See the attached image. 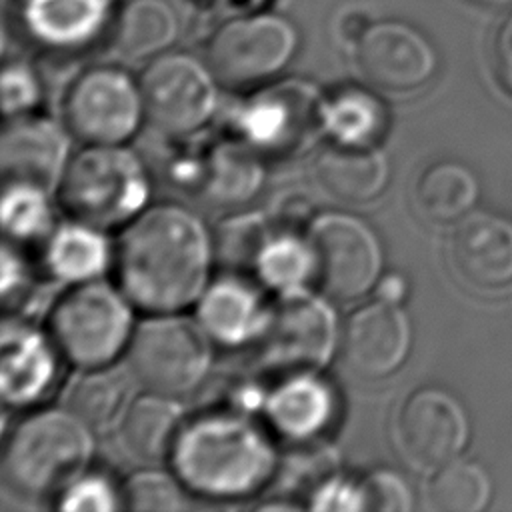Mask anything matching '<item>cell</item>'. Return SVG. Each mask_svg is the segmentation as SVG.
I'll return each instance as SVG.
<instances>
[{"label":"cell","instance_id":"43","mask_svg":"<svg viewBox=\"0 0 512 512\" xmlns=\"http://www.w3.org/2000/svg\"><path fill=\"white\" fill-rule=\"evenodd\" d=\"M474 6L488 8V10H512V0H466Z\"/></svg>","mask_w":512,"mask_h":512},{"label":"cell","instance_id":"22","mask_svg":"<svg viewBox=\"0 0 512 512\" xmlns=\"http://www.w3.org/2000/svg\"><path fill=\"white\" fill-rule=\"evenodd\" d=\"M182 428V410L176 398L146 392L130 400L116 430L124 452L142 464L170 458Z\"/></svg>","mask_w":512,"mask_h":512},{"label":"cell","instance_id":"15","mask_svg":"<svg viewBox=\"0 0 512 512\" xmlns=\"http://www.w3.org/2000/svg\"><path fill=\"white\" fill-rule=\"evenodd\" d=\"M412 330L398 304L374 300L356 308L342 324L338 352L346 368L366 380L394 374L406 360Z\"/></svg>","mask_w":512,"mask_h":512},{"label":"cell","instance_id":"26","mask_svg":"<svg viewBox=\"0 0 512 512\" xmlns=\"http://www.w3.org/2000/svg\"><path fill=\"white\" fill-rule=\"evenodd\" d=\"M130 404V384L114 368H84L64 392V408L92 432L116 428Z\"/></svg>","mask_w":512,"mask_h":512},{"label":"cell","instance_id":"40","mask_svg":"<svg viewBox=\"0 0 512 512\" xmlns=\"http://www.w3.org/2000/svg\"><path fill=\"white\" fill-rule=\"evenodd\" d=\"M26 284V268L22 260L4 246L2 250V294L8 300L12 294L16 296Z\"/></svg>","mask_w":512,"mask_h":512},{"label":"cell","instance_id":"7","mask_svg":"<svg viewBox=\"0 0 512 512\" xmlns=\"http://www.w3.org/2000/svg\"><path fill=\"white\" fill-rule=\"evenodd\" d=\"M300 32L282 14L260 12L220 24L208 42V66L226 86L274 78L296 56Z\"/></svg>","mask_w":512,"mask_h":512},{"label":"cell","instance_id":"13","mask_svg":"<svg viewBox=\"0 0 512 512\" xmlns=\"http://www.w3.org/2000/svg\"><path fill=\"white\" fill-rule=\"evenodd\" d=\"M324 98L308 82L270 86L242 104L236 126L244 140L268 154L306 150L324 132Z\"/></svg>","mask_w":512,"mask_h":512},{"label":"cell","instance_id":"11","mask_svg":"<svg viewBox=\"0 0 512 512\" xmlns=\"http://www.w3.org/2000/svg\"><path fill=\"white\" fill-rule=\"evenodd\" d=\"M398 456L418 472L456 460L468 444L470 420L462 402L444 388L414 390L398 406L392 426Z\"/></svg>","mask_w":512,"mask_h":512},{"label":"cell","instance_id":"27","mask_svg":"<svg viewBox=\"0 0 512 512\" xmlns=\"http://www.w3.org/2000/svg\"><path fill=\"white\" fill-rule=\"evenodd\" d=\"M110 260L112 252L100 228L78 220L56 228L46 246L48 270L70 284L96 280Z\"/></svg>","mask_w":512,"mask_h":512},{"label":"cell","instance_id":"2","mask_svg":"<svg viewBox=\"0 0 512 512\" xmlns=\"http://www.w3.org/2000/svg\"><path fill=\"white\" fill-rule=\"evenodd\" d=\"M170 460L178 480L208 498L250 494L274 470L266 436L236 414H208L182 424Z\"/></svg>","mask_w":512,"mask_h":512},{"label":"cell","instance_id":"20","mask_svg":"<svg viewBox=\"0 0 512 512\" xmlns=\"http://www.w3.org/2000/svg\"><path fill=\"white\" fill-rule=\"evenodd\" d=\"M54 342L46 340L36 330L20 324H4L2 330V400L12 406H22L40 398L54 374Z\"/></svg>","mask_w":512,"mask_h":512},{"label":"cell","instance_id":"30","mask_svg":"<svg viewBox=\"0 0 512 512\" xmlns=\"http://www.w3.org/2000/svg\"><path fill=\"white\" fill-rule=\"evenodd\" d=\"M254 272L278 292L304 288L308 280L316 278V260L308 238H300L292 230L274 232L258 256Z\"/></svg>","mask_w":512,"mask_h":512},{"label":"cell","instance_id":"18","mask_svg":"<svg viewBox=\"0 0 512 512\" xmlns=\"http://www.w3.org/2000/svg\"><path fill=\"white\" fill-rule=\"evenodd\" d=\"M114 0H20L18 16L28 36L52 50H78L110 24Z\"/></svg>","mask_w":512,"mask_h":512},{"label":"cell","instance_id":"38","mask_svg":"<svg viewBox=\"0 0 512 512\" xmlns=\"http://www.w3.org/2000/svg\"><path fill=\"white\" fill-rule=\"evenodd\" d=\"M312 510H364L362 506V490L360 484H354L344 478H326L322 480L312 496H310Z\"/></svg>","mask_w":512,"mask_h":512},{"label":"cell","instance_id":"23","mask_svg":"<svg viewBox=\"0 0 512 512\" xmlns=\"http://www.w3.org/2000/svg\"><path fill=\"white\" fill-rule=\"evenodd\" d=\"M264 408L280 434L306 440L332 420L334 396L314 372H294L270 392Z\"/></svg>","mask_w":512,"mask_h":512},{"label":"cell","instance_id":"42","mask_svg":"<svg viewBox=\"0 0 512 512\" xmlns=\"http://www.w3.org/2000/svg\"><path fill=\"white\" fill-rule=\"evenodd\" d=\"M276 216L280 222H294V220H308L310 216V202L306 196L286 194L280 204L276 206Z\"/></svg>","mask_w":512,"mask_h":512},{"label":"cell","instance_id":"34","mask_svg":"<svg viewBox=\"0 0 512 512\" xmlns=\"http://www.w3.org/2000/svg\"><path fill=\"white\" fill-rule=\"evenodd\" d=\"M122 504L138 512H174L186 506L182 482L162 470H140L132 474L122 492Z\"/></svg>","mask_w":512,"mask_h":512},{"label":"cell","instance_id":"36","mask_svg":"<svg viewBox=\"0 0 512 512\" xmlns=\"http://www.w3.org/2000/svg\"><path fill=\"white\" fill-rule=\"evenodd\" d=\"M40 80L36 72L20 60L6 62L2 70V108L8 118L30 114L40 102Z\"/></svg>","mask_w":512,"mask_h":512},{"label":"cell","instance_id":"21","mask_svg":"<svg viewBox=\"0 0 512 512\" xmlns=\"http://www.w3.org/2000/svg\"><path fill=\"white\" fill-rule=\"evenodd\" d=\"M268 306L246 282L228 276L206 286L198 298L196 318L206 334L222 344L258 340L266 322Z\"/></svg>","mask_w":512,"mask_h":512},{"label":"cell","instance_id":"28","mask_svg":"<svg viewBox=\"0 0 512 512\" xmlns=\"http://www.w3.org/2000/svg\"><path fill=\"white\" fill-rule=\"evenodd\" d=\"M492 478L474 460H452L432 472L424 500L436 512H480L492 500Z\"/></svg>","mask_w":512,"mask_h":512},{"label":"cell","instance_id":"1","mask_svg":"<svg viewBox=\"0 0 512 512\" xmlns=\"http://www.w3.org/2000/svg\"><path fill=\"white\" fill-rule=\"evenodd\" d=\"M212 254V240L196 214L176 204H160L128 222L112 262L130 304L172 314L198 302Z\"/></svg>","mask_w":512,"mask_h":512},{"label":"cell","instance_id":"10","mask_svg":"<svg viewBox=\"0 0 512 512\" xmlns=\"http://www.w3.org/2000/svg\"><path fill=\"white\" fill-rule=\"evenodd\" d=\"M216 76L208 62L186 52H162L140 74L144 118L168 134L204 126L218 104Z\"/></svg>","mask_w":512,"mask_h":512},{"label":"cell","instance_id":"3","mask_svg":"<svg viewBox=\"0 0 512 512\" xmlns=\"http://www.w3.org/2000/svg\"><path fill=\"white\" fill-rule=\"evenodd\" d=\"M92 458V430L66 408L24 418L4 444L2 474L24 498L60 496Z\"/></svg>","mask_w":512,"mask_h":512},{"label":"cell","instance_id":"12","mask_svg":"<svg viewBox=\"0 0 512 512\" xmlns=\"http://www.w3.org/2000/svg\"><path fill=\"white\" fill-rule=\"evenodd\" d=\"M306 238L316 260V280L336 300H356L382 276V252L374 232L356 216L324 212L310 220Z\"/></svg>","mask_w":512,"mask_h":512},{"label":"cell","instance_id":"24","mask_svg":"<svg viewBox=\"0 0 512 512\" xmlns=\"http://www.w3.org/2000/svg\"><path fill=\"white\" fill-rule=\"evenodd\" d=\"M478 198L476 174L456 160L428 164L414 184L416 210L434 224H456L474 210Z\"/></svg>","mask_w":512,"mask_h":512},{"label":"cell","instance_id":"9","mask_svg":"<svg viewBox=\"0 0 512 512\" xmlns=\"http://www.w3.org/2000/svg\"><path fill=\"white\" fill-rule=\"evenodd\" d=\"M62 116L66 130L86 146L122 144L144 118L140 84L116 66L88 68L68 86Z\"/></svg>","mask_w":512,"mask_h":512},{"label":"cell","instance_id":"19","mask_svg":"<svg viewBox=\"0 0 512 512\" xmlns=\"http://www.w3.org/2000/svg\"><path fill=\"white\" fill-rule=\"evenodd\" d=\"M318 186L344 204H366L378 198L388 182L386 156L374 144L328 142L314 160Z\"/></svg>","mask_w":512,"mask_h":512},{"label":"cell","instance_id":"17","mask_svg":"<svg viewBox=\"0 0 512 512\" xmlns=\"http://www.w3.org/2000/svg\"><path fill=\"white\" fill-rule=\"evenodd\" d=\"M68 164L64 130L42 116H16L0 140V168L4 184H28L44 192L58 190Z\"/></svg>","mask_w":512,"mask_h":512},{"label":"cell","instance_id":"33","mask_svg":"<svg viewBox=\"0 0 512 512\" xmlns=\"http://www.w3.org/2000/svg\"><path fill=\"white\" fill-rule=\"evenodd\" d=\"M214 172L208 176V190L216 200L242 202L254 194L260 184V168L244 150L222 148L212 158Z\"/></svg>","mask_w":512,"mask_h":512},{"label":"cell","instance_id":"44","mask_svg":"<svg viewBox=\"0 0 512 512\" xmlns=\"http://www.w3.org/2000/svg\"><path fill=\"white\" fill-rule=\"evenodd\" d=\"M284 506H286V508H294V506H292V504H284ZM266 508H278V504H268V506H266Z\"/></svg>","mask_w":512,"mask_h":512},{"label":"cell","instance_id":"35","mask_svg":"<svg viewBox=\"0 0 512 512\" xmlns=\"http://www.w3.org/2000/svg\"><path fill=\"white\" fill-rule=\"evenodd\" d=\"M362 506L370 512H408L414 506L404 478L392 470H374L362 482Z\"/></svg>","mask_w":512,"mask_h":512},{"label":"cell","instance_id":"16","mask_svg":"<svg viewBox=\"0 0 512 512\" xmlns=\"http://www.w3.org/2000/svg\"><path fill=\"white\" fill-rule=\"evenodd\" d=\"M448 262L454 274L476 290H500L512 284V220L472 210L450 234Z\"/></svg>","mask_w":512,"mask_h":512},{"label":"cell","instance_id":"8","mask_svg":"<svg viewBox=\"0 0 512 512\" xmlns=\"http://www.w3.org/2000/svg\"><path fill=\"white\" fill-rule=\"evenodd\" d=\"M332 308L306 288L278 292L268 306L262 334V358L280 370L316 372L324 368L338 348Z\"/></svg>","mask_w":512,"mask_h":512},{"label":"cell","instance_id":"14","mask_svg":"<svg viewBox=\"0 0 512 512\" xmlns=\"http://www.w3.org/2000/svg\"><path fill=\"white\" fill-rule=\"evenodd\" d=\"M354 64L368 86L388 94H408L434 78L438 50L420 28L402 20H382L358 34Z\"/></svg>","mask_w":512,"mask_h":512},{"label":"cell","instance_id":"4","mask_svg":"<svg viewBox=\"0 0 512 512\" xmlns=\"http://www.w3.org/2000/svg\"><path fill=\"white\" fill-rule=\"evenodd\" d=\"M58 196L74 220L102 230L142 212L148 178L138 156L120 144L86 146L68 160Z\"/></svg>","mask_w":512,"mask_h":512},{"label":"cell","instance_id":"6","mask_svg":"<svg viewBox=\"0 0 512 512\" xmlns=\"http://www.w3.org/2000/svg\"><path fill=\"white\" fill-rule=\"evenodd\" d=\"M200 322L160 314L142 322L130 336L128 372L132 380L164 396L192 392L208 374L210 344Z\"/></svg>","mask_w":512,"mask_h":512},{"label":"cell","instance_id":"37","mask_svg":"<svg viewBox=\"0 0 512 512\" xmlns=\"http://www.w3.org/2000/svg\"><path fill=\"white\" fill-rule=\"evenodd\" d=\"M118 506V494L114 492L110 482L94 474H82L58 496L60 510L108 512L116 510Z\"/></svg>","mask_w":512,"mask_h":512},{"label":"cell","instance_id":"29","mask_svg":"<svg viewBox=\"0 0 512 512\" xmlns=\"http://www.w3.org/2000/svg\"><path fill=\"white\" fill-rule=\"evenodd\" d=\"M386 110L380 100L362 88H344L324 98V132L344 144H372L380 134Z\"/></svg>","mask_w":512,"mask_h":512},{"label":"cell","instance_id":"39","mask_svg":"<svg viewBox=\"0 0 512 512\" xmlns=\"http://www.w3.org/2000/svg\"><path fill=\"white\" fill-rule=\"evenodd\" d=\"M490 56L496 80L512 94V10H508L492 34Z\"/></svg>","mask_w":512,"mask_h":512},{"label":"cell","instance_id":"25","mask_svg":"<svg viewBox=\"0 0 512 512\" xmlns=\"http://www.w3.org/2000/svg\"><path fill=\"white\" fill-rule=\"evenodd\" d=\"M180 34V18L170 0H126L112 22L118 54L132 60L166 52Z\"/></svg>","mask_w":512,"mask_h":512},{"label":"cell","instance_id":"41","mask_svg":"<svg viewBox=\"0 0 512 512\" xmlns=\"http://www.w3.org/2000/svg\"><path fill=\"white\" fill-rule=\"evenodd\" d=\"M374 292H376L378 300H384L390 304H400L406 298L408 284L400 274H384L378 278Z\"/></svg>","mask_w":512,"mask_h":512},{"label":"cell","instance_id":"31","mask_svg":"<svg viewBox=\"0 0 512 512\" xmlns=\"http://www.w3.org/2000/svg\"><path fill=\"white\" fill-rule=\"evenodd\" d=\"M272 234V222L266 220L262 214H236L218 224L212 240V250L218 260L228 268L254 270V264Z\"/></svg>","mask_w":512,"mask_h":512},{"label":"cell","instance_id":"32","mask_svg":"<svg viewBox=\"0 0 512 512\" xmlns=\"http://www.w3.org/2000/svg\"><path fill=\"white\" fill-rule=\"evenodd\" d=\"M48 192L28 184H6L2 196V228L8 238L28 242L50 230Z\"/></svg>","mask_w":512,"mask_h":512},{"label":"cell","instance_id":"5","mask_svg":"<svg viewBox=\"0 0 512 512\" xmlns=\"http://www.w3.org/2000/svg\"><path fill=\"white\" fill-rule=\"evenodd\" d=\"M128 302L106 282L74 284L50 312V340L78 368L108 366L132 336Z\"/></svg>","mask_w":512,"mask_h":512}]
</instances>
